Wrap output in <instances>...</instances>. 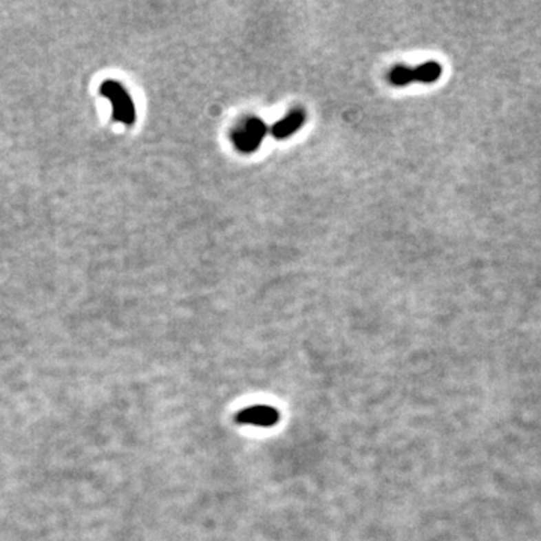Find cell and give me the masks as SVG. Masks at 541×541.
<instances>
[{"label": "cell", "instance_id": "6da1fadb", "mask_svg": "<svg viewBox=\"0 0 541 541\" xmlns=\"http://www.w3.org/2000/svg\"><path fill=\"white\" fill-rule=\"evenodd\" d=\"M103 96L113 105V119L124 125H134L136 122V105L128 90L116 80H105L100 87Z\"/></svg>", "mask_w": 541, "mask_h": 541}, {"label": "cell", "instance_id": "7a4b0ae2", "mask_svg": "<svg viewBox=\"0 0 541 541\" xmlns=\"http://www.w3.org/2000/svg\"><path fill=\"white\" fill-rule=\"evenodd\" d=\"M269 128L260 118H247L233 129L232 140L240 152L251 153L257 151Z\"/></svg>", "mask_w": 541, "mask_h": 541}, {"label": "cell", "instance_id": "3957f363", "mask_svg": "<svg viewBox=\"0 0 541 541\" xmlns=\"http://www.w3.org/2000/svg\"><path fill=\"white\" fill-rule=\"evenodd\" d=\"M442 74V67L438 62H425L420 67L407 68L396 67L390 72V81L394 86H407L412 81H421V83H434L438 81Z\"/></svg>", "mask_w": 541, "mask_h": 541}, {"label": "cell", "instance_id": "277c9868", "mask_svg": "<svg viewBox=\"0 0 541 541\" xmlns=\"http://www.w3.org/2000/svg\"><path fill=\"white\" fill-rule=\"evenodd\" d=\"M280 420V412L273 406L256 405L242 409L235 415V421L242 425H254V427H273Z\"/></svg>", "mask_w": 541, "mask_h": 541}, {"label": "cell", "instance_id": "5b68a950", "mask_svg": "<svg viewBox=\"0 0 541 541\" xmlns=\"http://www.w3.org/2000/svg\"><path fill=\"white\" fill-rule=\"evenodd\" d=\"M304 124H306V113L302 110H293L282 120L275 122V124L269 128V134L277 138V140H283V138L293 136Z\"/></svg>", "mask_w": 541, "mask_h": 541}]
</instances>
